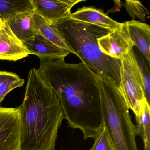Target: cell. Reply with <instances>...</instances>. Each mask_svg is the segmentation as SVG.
Wrapping results in <instances>:
<instances>
[{
    "label": "cell",
    "instance_id": "obj_1",
    "mask_svg": "<svg viewBox=\"0 0 150 150\" xmlns=\"http://www.w3.org/2000/svg\"><path fill=\"white\" fill-rule=\"evenodd\" d=\"M40 59L38 72L57 96L68 126L94 139L103 127L98 76L82 63Z\"/></svg>",
    "mask_w": 150,
    "mask_h": 150
},
{
    "label": "cell",
    "instance_id": "obj_18",
    "mask_svg": "<svg viewBox=\"0 0 150 150\" xmlns=\"http://www.w3.org/2000/svg\"><path fill=\"white\" fill-rule=\"evenodd\" d=\"M25 81L15 73L13 74L0 86V103L5 96L15 88L23 86Z\"/></svg>",
    "mask_w": 150,
    "mask_h": 150
},
{
    "label": "cell",
    "instance_id": "obj_2",
    "mask_svg": "<svg viewBox=\"0 0 150 150\" xmlns=\"http://www.w3.org/2000/svg\"><path fill=\"white\" fill-rule=\"evenodd\" d=\"M21 115L20 150H55L64 119L59 99L37 69L29 72Z\"/></svg>",
    "mask_w": 150,
    "mask_h": 150
},
{
    "label": "cell",
    "instance_id": "obj_20",
    "mask_svg": "<svg viewBox=\"0 0 150 150\" xmlns=\"http://www.w3.org/2000/svg\"><path fill=\"white\" fill-rule=\"evenodd\" d=\"M141 80L143 83L144 92L147 103L150 104V79L149 71L144 59L136 55Z\"/></svg>",
    "mask_w": 150,
    "mask_h": 150
},
{
    "label": "cell",
    "instance_id": "obj_15",
    "mask_svg": "<svg viewBox=\"0 0 150 150\" xmlns=\"http://www.w3.org/2000/svg\"><path fill=\"white\" fill-rule=\"evenodd\" d=\"M32 10L30 0H0V19L3 22L17 14Z\"/></svg>",
    "mask_w": 150,
    "mask_h": 150
},
{
    "label": "cell",
    "instance_id": "obj_12",
    "mask_svg": "<svg viewBox=\"0 0 150 150\" xmlns=\"http://www.w3.org/2000/svg\"><path fill=\"white\" fill-rule=\"evenodd\" d=\"M125 23L132 43L150 63V26L144 23L132 20L125 22Z\"/></svg>",
    "mask_w": 150,
    "mask_h": 150
},
{
    "label": "cell",
    "instance_id": "obj_16",
    "mask_svg": "<svg viewBox=\"0 0 150 150\" xmlns=\"http://www.w3.org/2000/svg\"><path fill=\"white\" fill-rule=\"evenodd\" d=\"M138 135L144 144V150H150V106L146 103L140 114L135 116Z\"/></svg>",
    "mask_w": 150,
    "mask_h": 150
},
{
    "label": "cell",
    "instance_id": "obj_21",
    "mask_svg": "<svg viewBox=\"0 0 150 150\" xmlns=\"http://www.w3.org/2000/svg\"><path fill=\"white\" fill-rule=\"evenodd\" d=\"M3 23V22H2V21L0 19V28H1V26H2Z\"/></svg>",
    "mask_w": 150,
    "mask_h": 150
},
{
    "label": "cell",
    "instance_id": "obj_14",
    "mask_svg": "<svg viewBox=\"0 0 150 150\" xmlns=\"http://www.w3.org/2000/svg\"><path fill=\"white\" fill-rule=\"evenodd\" d=\"M33 19L36 33L40 34L58 47L75 55V52L66 43L60 33L52 24L35 13Z\"/></svg>",
    "mask_w": 150,
    "mask_h": 150
},
{
    "label": "cell",
    "instance_id": "obj_6",
    "mask_svg": "<svg viewBox=\"0 0 150 150\" xmlns=\"http://www.w3.org/2000/svg\"><path fill=\"white\" fill-rule=\"evenodd\" d=\"M20 135L19 107L0 106V150H20Z\"/></svg>",
    "mask_w": 150,
    "mask_h": 150
},
{
    "label": "cell",
    "instance_id": "obj_11",
    "mask_svg": "<svg viewBox=\"0 0 150 150\" xmlns=\"http://www.w3.org/2000/svg\"><path fill=\"white\" fill-rule=\"evenodd\" d=\"M70 18L99 26L111 31L119 28L123 24V23H120L112 20L101 9L93 7H82L71 13Z\"/></svg>",
    "mask_w": 150,
    "mask_h": 150
},
{
    "label": "cell",
    "instance_id": "obj_13",
    "mask_svg": "<svg viewBox=\"0 0 150 150\" xmlns=\"http://www.w3.org/2000/svg\"><path fill=\"white\" fill-rule=\"evenodd\" d=\"M33 10L14 16L6 22L14 35L22 42L33 37L36 34L34 26Z\"/></svg>",
    "mask_w": 150,
    "mask_h": 150
},
{
    "label": "cell",
    "instance_id": "obj_5",
    "mask_svg": "<svg viewBox=\"0 0 150 150\" xmlns=\"http://www.w3.org/2000/svg\"><path fill=\"white\" fill-rule=\"evenodd\" d=\"M120 76L119 90L128 108L133 111L135 116H138L145 105L148 103L146 99L136 54L133 49L121 59Z\"/></svg>",
    "mask_w": 150,
    "mask_h": 150
},
{
    "label": "cell",
    "instance_id": "obj_3",
    "mask_svg": "<svg viewBox=\"0 0 150 150\" xmlns=\"http://www.w3.org/2000/svg\"><path fill=\"white\" fill-rule=\"evenodd\" d=\"M67 45L81 63L98 77L110 81L119 88L121 82V59L103 53L97 40L111 30L67 18L52 23Z\"/></svg>",
    "mask_w": 150,
    "mask_h": 150
},
{
    "label": "cell",
    "instance_id": "obj_9",
    "mask_svg": "<svg viewBox=\"0 0 150 150\" xmlns=\"http://www.w3.org/2000/svg\"><path fill=\"white\" fill-rule=\"evenodd\" d=\"M29 55L23 43L4 22L0 28V60L16 61Z\"/></svg>",
    "mask_w": 150,
    "mask_h": 150
},
{
    "label": "cell",
    "instance_id": "obj_8",
    "mask_svg": "<svg viewBox=\"0 0 150 150\" xmlns=\"http://www.w3.org/2000/svg\"><path fill=\"white\" fill-rule=\"evenodd\" d=\"M34 13L52 24L55 22L71 17V9L84 0H30Z\"/></svg>",
    "mask_w": 150,
    "mask_h": 150
},
{
    "label": "cell",
    "instance_id": "obj_7",
    "mask_svg": "<svg viewBox=\"0 0 150 150\" xmlns=\"http://www.w3.org/2000/svg\"><path fill=\"white\" fill-rule=\"evenodd\" d=\"M97 42L103 53L118 59H121L134 46L125 23L119 28L111 30L106 35L99 38Z\"/></svg>",
    "mask_w": 150,
    "mask_h": 150
},
{
    "label": "cell",
    "instance_id": "obj_17",
    "mask_svg": "<svg viewBox=\"0 0 150 150\" xmlns=\"http://www.w3.org/2000/svg\"><path fill=\"white\" fill-rule=\"evenodd\" d=\"M122 3L123 6L125 8L132 21L138 20L146 22L150 18V12L140 1L126 0L124 2Z\"/></svg>",
    "mask_w": 150,
    "mask_h": 150
},
{
    "label": "cell",
    "instance_id": "obj_19",
    "mask_svg": "<svg viewBox=\"0 0 150 150\" xmlns=\"http://www.w3.org/2000/svg\"><path fill=\"white\" fill-rule=\"evenodd\" d=\"M89 150H116L104 125L94 139V143Z\"/></svg>",
    "mask_w": 150,
    "mask_h": 150
},
{
    "label": "cell",
    "instance_id": "obj_10",
    "mask_svg": "<svg viewBox=\"0 0 150 150\" xmlns=\"http://www.w3.org/2000/svg\"><path fill=\"white\" fill-rule=\"evenodd\" d=\"M22 43L29 54L36 55L40 59H65L70 54L38 33Z\"/></svg>",
    "mask_w": 150,
    "mask_h": 150
},
{
    "label": "cell",
    "instance_id": "obj_4",
    "mask_svg": "<svg viewBox=\"0 0 150 150\" xmlns=\"http://www.w3.org/2000/svg\"><path fill=\"white\" fill-rule=\"evenodd\" d=\"M103 124L116 150H138L137 126L119 88L98 77Z\"/></svg>",
    "mask_w": 150,
    "mask_h": 150
}]
</instances>
